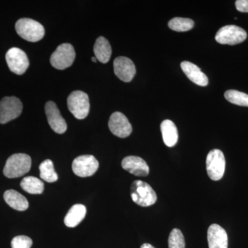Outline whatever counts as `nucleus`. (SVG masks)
<instances>
[{
  "mask_svg": "<svg viewBox=\"0 0 248 248\" xmlns=\"http://www.w3.org/2000/svg\"><path fill=\"white\" fill-rule=\"evenodd\" d=\"M31 168V156L24 153H17L11 155L7 159L3 172L5 177L14 179L27 174Z\"/></svg>",
  "mask_w": 248,
  "mask_h": 248,
  "instance_id": "nucleus-1",
  "label": "nucleus"
},
{
  "mask_svg": "<svg viewBox=\"0 0 248 248\" xmlns=\"http://www.w3.org/2000/svg\"><path fill=\"white\" fill-rule=\"evenodd\" d=\"M16 30L22 38L31 42H38L43 38L45 34L43 26L29 18L19 19L16 22Z\"/></svg>",
  "mask_w": 248,
  "mask_h": 248,
  "instance_id": "nucleus-2",
  "label": "nucleus"
},
{
  "mask_svg": "<svg viewBox=\"0 0 248 248\" xmlns=\"http://www.w3.org/2000/svg\"><path fill=\"white\" fill-rule=\"evenodd\" d=\"M132 200L141 207H148L156 203V192L149 184L142 181H135L130 189Z\"/></svg>",
  "mask_w": 248,
  "mask_h": 248,
  "instance_id": "nucleus-3",
  "label": "nucleus"
},
{
  "mask_svg": "<svg viewBox=\"0 0 248 248\" xmlns=\"http://www.w3.org/2000/svg\"><path fill=\"white\" fill-rule=\"evenodd\" d=\"M67 104L70 112L78 120H84L89 115V97L86 93L81 91H73L68 96Z\"/></svg>",
  "mask_w": 248,
  "mask_h": 248,
  "instance_id": "nucleus-4",
  "label": "nucleus"
},
{
  "mask_svg": "<svg viewBox=\"0 0 248 248\" xmlns=\"http://www.w3.org/2000/svg\"><path fill=\"white\" fill-rule=\"evenodd\" d=\"M206 170L208 177L213 181H218L224 175L226 159L223 152L213 149L206 158Z\"/></svg>",
  "mask_w": 248,
  "mask_h": 248,
  "instance_id": "nucleus-5",
  "label": "nucleus"
},
{
  "mask_svg": "<svg viewBox=\"0 0 248 248\" xmlns=\"http://www.w3.org/2000/svg\"><path fill=\"white\" fill-rule=\"evenodd\" d=\"M76 59V51L71 44L59 46L50 57V63L54 68L64 70L72 66Z\"/></svg>",
  "mask_w": 248,
  "mask_h": 248,
  "instance_id": "nucleus-6",
  "label": "nucleus"
},
{
  "mask_svg": "<svg viewBox=\"0 0 248 248\" xmlns=\"http://www.w3.org/2000/svg\"><path fill=\"white\" fill-rule=\"evenodd\" d=\"M247 32L242 28L227 25L221 28L215 35V40L221 45H236L247 38Z\"/></svg>",
  "mask_w": 248,
  "mask_h": 248,
  "instance_id": "nucleus-7",
  "label": "nucleus"
},
{
  "mask_svg": "<svg viewBox=\"0 0 248 248\" xmlns=\"http://www.w3.org/2000/svg\"><path fill=\"white\" fill-rule=\"evenodd\" d=\"M22 103L16 97H5L0 101V124L17 118L22 113Z\"/></svg>",
  "mask_w": 248,
  "mask_h": 248,
  "instance_id": "nucleus-8",
  "label": "nucleus"
},
{
  "mask_svg": "<svg viewBox=\"0 0 248 248\" xmlns=\"http://www.w3.org/2000/svg\"><path fill=\"white\" fill-rule=\"evenodd\" d=\"M6 60L10 71L18 76L24 74L29 66L27 54L22 49L16 47L8 50L6 54Z\"/></svg>",
  "mask_w": 248,
  "mask_h": 248,
  "instance_id": "nucleus-9",
  "label": "nucleus"
},
{
  "mask_svg": "<svg viewBox=\"0 0 248 248\" xmlns=\"http://www.w3.org/2000/svg\"><path fill=\"white\" fill-rule=\"evenodd\" d=\"M99 166V161L93 155H81L74 159L72 169L78 177H87L97 172Z\"/></svg>",
  "mask_w": 248,
  "mask_h": 248,
  "instance_id": "nucleus-10",
  "label": "nucleus"
},
{
  "mask_svg": "<svg viewBox=\"0 0 248 248\" xmlns=\"http://www.w3.org/2000/svg\"><path fill=\"white\" fill-rule=\"evenodd\" d=\"M108 127L111 133L120 138H128L133 131L128 118L120 112H115L111 115Z\"/></svg>",
  "mask_w": 248,
  "mask_h": 248,
  "instance_id": "nucleus-11",
  "label": "nucleus"
},
{
  "mask_svg": "<svg viewBox=\"0 0 248 248\" xmlns=\"http://www.w3.org/2000/svg\"><path fill=\"white\" fill-rule=\"evenodd\" d=\"M46 115L50 128L58 134H63L66 131V121L62 117L55 102H48L45 105Z\"/></svg>",
  "mask_w": 248,
  "mask_h": 248,
  "instance_id": "nucleus-12",
  "label": "nucleus"
},
{
  "mask_svg": "<svg viewBox=\"0 0 248 248\" xmlns=\"http://www.w3.org/2000/svg\"><path fill=\"white\" fill-rule=\"evenodd\" d=\"M114 72L119 79L130 82L136 74V68L133 61L126 57H118L114 60Z\"/></svg>",
  "mask_w": 248,
  "mask_h": 248,
  "instance_id": "nucleus-13",
  "label": "nucleus"
},
{
  "mask_svg": "<svg viewBox=\"0 0 248 248\" xmlns=\"http://www.w3.org/2000/svg\"><path fill=\"white\" fill-rule=\"evenodd\" d=\"M122 166L125 170L138 177H146L150 172L146 161L140 156H126L122 161Z\"/></svg>",
  "mask_w": 248,
  "mask_h": 248,
  "instance_id": "nucleus-14",
  "label": "nucleus"
},
{
  "mask_svg": "<svg viewBox=\"0 0 248 248\" xmlns=\"http://www.w3.org/2000/svg\"><path fill=\"white\" fill-rule=\"evenodd\" d=\"M209 248H228L226 231L218 224H212L208 230Z\"/></svg>",
  "mask_w": 248,
  "mask_h": 248,
  "instance_id": "nucleus-15",
  "label": "nucleus"
},
{
  "mask_svg": "<svg viewBox=\"0 0 248 248\" xmlns=\"http://www.w3.org/2000/svg\"><path fill=\"white\" fill-rule=\"evenodd\" d=\"M181 68L187 78L195 84L200 86H206L208 84V77L201 71L197 65L185 61L181 63Z\"/></svg>",
  "mask_w": 248,
  "mask_h": 248,
  "instance_id": "nucleus-16",
  "label": "nucleus"
},
{
  "mask_svg": "<svg viewBox=\"0 0 248 248\" xmlns=\"http://www.w3.org/2000/svg\"><path fill=\"white\" fill-rule=\"evenodd\" d=\"M4 199L11 208L18 211H24L29 208V202L26 197L17 191L6 190L4 194Z\"/></svg>",
  "mask_w": 248,
  "mask_h": 248,
  "instance_id": "nucleus-17",
  "label": "nucleus"
},
{
  "mask_svg": "<svg viewBox=\"0 0 248 248\" xmlns=\"http://www.w3.org/2000/svg\"><path fill=\"white\" fill-rule=\"evenodd\" d=\"M86 215V207L82 204H76L71 207L65 217V225L68 228H75L84 220Z\"/></svg>",
  "mask_w": 248,
  "mask_h": 248,
  "instance_id": "nucleus-18",
  "label": "nucleus"
},
{
  "mask_svg": "<svg viewBox=\"0 0 248 248\" xmlns=\"http://www.w3.org/2000/svg\"><path fill=\"white\" fill-rule=\"evenodd\" d=\"M161 131L163 140L168 147H173L178 141V130L172 121L164 120L161 124Z\"/></svg>",
  "mask_w": 248,
  "mask_h": 248,
  "instance_id": "nucleus-19",
  "label": "nucleus"
},
{
  "mask_svg": "<svg viewBox=\"0 0 248 248\" xmlns=\"http://www.w3.org/2000/svg\"><path fill=\"white\" fill-rule=\"evenodd\" d=\"M94 53L98 61L107 63L112 55V48L107 39L104 37H98L94 45Z\"/></svg>",
  "mask_w": 248,
  "mask_h": 248,
  "instance_id": "nucleus-20",
  "label": "nucleus"
},
{
  "mask_svg": "<svg viewBox=\"0 0 248 248\" xmlns=\"http://www.w3.org/2000/svg\"><path fill=\"white\" fill-rule=\"evenodd\" d=\"M21 187L32 195H40L45 190V184L38 178L27 177L22 179L20 184Z\"/></svg>",
  "mask_w": 248,
  "mask_h": 248,
  "instance_id": "nucleus-21",
  "label": "nucleus"
},
{
  "mask_svg": "<svg viewBox=\"0 0 248 248\" xmlns=\"http://www.w3.org/2000/svg\"><path fill=\"white\" fill-rule=\"evenodd\" d=\"M41 179L48 183L57 182L58 175L54 169L53 163L51 160L44 161L40 166Z\"/></svg>",
  "mask_w": 248,
  "mask_h": 248,
  "instance_id": "nucleus-22",
  "label": "nucleus"
},
{
  "mask_svg": "<svg viewBox=\"0 0 248 248\" xmlns=\"http://www.w3.org/2000/svg\"><path fill=\"white\" fill-rule=\"evenodd\" d=\"M195 22L189 18L174 17L169 22V27L171 30L177 32H186L194 27Z\"/></svg>",
  "mask_w": 248,
  "mask_h": 248,
  "instance_id": "nucleus-23",
  "label": "nucleus"
},
{
  "mask_svg": "<svg viewBox=\"0 0 248 248\" xmlns=\"http://www.w3.org/2000/svg\"><path fill=\"white\" fill-rule=\"evenodd\" d=\"M225 98L228 102L240 107H248V94L246 93L228 90L224 94Z\"/></svg>",
  "mask_w": 248,
  "mask_h": 248,
  "instance_id": "nucleus-24",
  "label": "nucleus"
},
{
  "mask_svg": "<svg viewBox=\"0 0 248 248\" xmlns=\"http://www.w3.org/2000/svg\"><path fill=\"white\" fill-rule=\"evenodd\" d=\"M186 243L184 235L180 230L174 228L171 231L169 238V248H185Z\"/></svg>",
  "mask_w": 248,
  "mask_h": 248,
  "instance_id": "nucleus-25",
  "label": "nucleus"
},
{
  "mask_svg": "<svg viewBox=\"0 0 248 248\" xmlns=\"http://www.w3.org/2000/svg\"><path fill=\"white\" fill-rule=\"evenodd\" d=\"M32 245V239L27 236H16L11 241L12 248H31Z\"/></svg>",
  "mask_w": 248,
  "mask_h": 248,
  "instance_id": "nucleus-26",
  "label": "nucleus"
},
{
  "mask_svg": "<svg viewBox=\"0 0 248 248\" xmlns=\"http://www.w3.org/2000/svg\"><path fill=\"white\" fill-rule=\"evenodd\" d=\"M237 11L241 13H248V0H237L235 1Z\"/></svg>",
  "mask_w": 248,
  "mask_h": 248,
  "instance_id": "nucleus-27",
  "label": "nucleus"
},
{
  "mask_svg": "<svg viewBox=\"0 0 248 248\" xmlns=\"http://www.w3.org/2000/svg\"><path fill=\"white\" fill-rule=\"evenodd\" d=\"M140 248H155L154 246L149 244H143Z\"/></svg>",
  "mask_w": 248,
  "mask_h": 248,
  "instance_id": "nucleus-28",
  "label": "nucleus"
},
{
  "mask_svg": "<svg viewBox=\"0 0 248 248\" xmlns=\"http://www.w3.org/2000/svg\"><path fill=\"white\" fill-rule=\"evenodd\" d=\"M91 60H92V61L94 62H97V59H96V58H93V57L92 59H91Z\"/></svg>",
  "mask_w": 248,
  "mask_h": 248,
  "instance_id": "nucleus-29",
  "label": "nucleus"
}]
</instances>
